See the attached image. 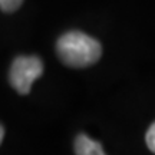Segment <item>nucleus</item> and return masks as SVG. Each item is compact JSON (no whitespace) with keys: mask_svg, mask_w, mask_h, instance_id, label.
Here are the masks:
<instances>
[{"mask_svg":"<svg viewBox=\"0 0 155 155\" xmlns=\"http://www.w3.org/2000/svg\"><path fill=\"white\" fill-rule=\"evenodd\" d=\"M61 61L71 68H85L99 61L102 48L98 40L82 32L65 33L56 45Z\"/></svg>","mask_w":155,"mask_h":155,"instance_id":"1","label":"nucleus"},{"mask_svg":"<svg viewBox=\"0 0 155 155\" xmlns=\"http://www.w3.org/2000/svg\"><path fill=\"white\" fill-rule=\"evenodd\" d=\"M43 73V63L38 56H19L12 63L9 81L19 94L30 92L33 82Z\"/></svg>","mask_w":155,"mask_h":155,"instance_id":"2","label":"nucleus"},{"mask_svg":"<svg viewBox=\"0 0 155 155\" xmlns=\"http://www.w3.org/2000/svg\"><path fill=\"white\" fill-rule=\"evenodd\" d=\"M75 154L78 155H104L102 145L89 138L88 135H78L75 139Z\"/></svg>","mask_w":155,"mask_h":155,"instance_id":"3","label":"nucleus"},{"mask_svg":"<svg viewBox=\"0 0 155 155\" xmlns=\"http://www.w3.org/2000/svg\"><path fill=\"white\" fill-rule=\"evenodd\" d=\"M22 3H23V0H0V9L3 12L10 13V12L17 10Z\"/></svg>","mask_w":155,"mask_h":155,"instance_id":"4","label":"nucleus"},{"mask_svg":"<svg viewBox=\"0 0 155 155\" xmlns=\"http://www.w3.org/2000/svg\"><path fill=\"white\" fill-rule=\"evenodd\" d=\"M145 138H147V145H148V148L155 154V122L150 127Z\"/></svg>","mask_w":155,"mask_h":155,"instance_id":"5","label":"nucleus"},{"mask_svg":"<svg viewBox=\"0 0 155 155\" xmlns=\"http://www.w3.org/2000/svg\"><path fill=\"white\" fill-rule=\"evenodd\" d=\"M3 137H5V129L0 125V144H2V141H3Z\"/></svg>","mask_w":155,"mask_h":155,"instance_id":"6","label":"nucleus"}]
</instances>
